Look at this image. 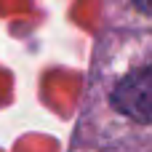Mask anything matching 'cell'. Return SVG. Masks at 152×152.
Masks as SVG:
<instances>
[{
  "label": "cell",
  "instance_id": "6da1fadb",
  "mask_svg": "<svg viewBox=\"0 0 152 152\" xmlns=\"http://www.w3.org/2000/svg\"><path fill=\"white\" fill-rule=\"evenodd\" d=\"M112 104L131 120L152 123V64L134 69L115 86Z\"/></svg>",
  "mask_w": 152,
  "mask_h": 152
},
{
  "label": "cell",
  "instance_id": "7a4b0ae2",
  "mask_svg": "<svg viewBox=\"0 0 152 152\" xmlns=\"http://www.w3.org/2000/svg\"><path fill=\"white\" fill-rule=\"evenodd\" d=\"M134 5L144 13H152V0H134Z\"/></svg>",
  "mask_w": 152,
  "mask_h": 152
}]
</instances>
